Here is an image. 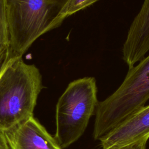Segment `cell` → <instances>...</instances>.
<instances>
[{"label":"cell","mask_w":149,"mask_h":149,"mask_svg":"<svg viewBox=\"0 0 149 149\" xmlns=\"http://www.w3.org/2000/svg\"><path fill=\"white\" fill-rule=\"evenodd\" d=\"M69 0H6L10 58L22 57L41 36L59 26Z\"/></svg>","instance_id":"1"},{"label":"cell","mask_w":149,"mask_h":149,"mask_svg":"<svg viewBox=\"0 0 149 149\" xmlns=\"http://www.w3.org/2000/svg\"><path fill=\"white\" fill-rule=\"evenodd\" d=\"M42 76L22 57L11 58L0 76V129L6 131L33 116Z\"/></svg>","instance_id":"2"},{"label":"cell","mask_w":149,"mask_h":149,"mask_svg":"<svg viewBox=\"0 0 149 149\" xmlns=\"http://www.w3.org/2000/svg\"><path fill=\"white\" fill-rule=\"evenodd\" d=\"M149 99V55L129 68L119 87L99 102L95 111L93 137L97 140Z\"/></svg>","instance_id":"3"},{"label":"cell","mask_w":149,"mask_h":149,"mask_svg":"<svg viewBox=\"0 0 149 149\" xmlns=\"http://www.w3.org/2000/svg\"><path fill=\"white\" fill-rule=\"evenodd\" d=\"M98 102L94 77L80 78L68 84L56 105L54 138L62 149L83 135Z\"/></svg>","instance_id":"4"},{"label":"cell","mask_w":149,"mask_h":149,"mask_svg":"<svg viewBox=\"0 0 149 149\" xmlns=\"http://www.w3.org/2000/svg\"><path fill=\"white\" fill-rule=\"evenodd\" d=\"M149 137V105L124 119L99 140L101 149H117Z\"/></svg>","instance_id":"5"},{"label":"cell","mask_w":149,"mask_h":149,"mask_svg":"<svg viewBox=\"0 0 149 149\" xmlns=\"http://www.w3.org/2000/svg\"><path fill=\"white\" fill-rule=\"evenodd\" d=\"M9 149H62L33 116L5 131Z\"/></svg>","instance_id":"6"},{"label":"cell","mask_w":149,"mask_h":149,"mask_svg":"<svg viewBox=\"0 0 149 149\" xmlns=\"http://www.w3.org/2000/svg\"><path fill=\"white\" fill-rule=\"evenodd\" d=\"M149 51V0H144L129 29L122 48L123 59L129 68Z\"/></svg>","instance_id":"7"},{"label":"cell","mask_w":149,"mask_h":149,"mask_svg":"<svg viewBox=\"0 0 149 149\" xmlns=\"http://www.w3.org/2000/svg\"><path fill=\"white\" fill-rule=\"evenodd\" d=\"M6 1V0H0V51L9 47Z\"/></svg>","instance_id":"8"},{"label":"cell","mask_w":149,"mask_h":149,"mask_svg":"<svg viewBox=\"0 0 149 149\" xmlns=\"http://www.w3.org/2000/svg\"><path fill=\"white\" fill-rule=\"evenodd\" d=\"M98 1V0H69L62 13L63 19L65 20L68 17L88 7Z\"/></svg>","instance_id":"9"},{"label":"cell","mask_w":149,"mask_h":149,"mask_svg":"<svg viewBox=\"0 0 149 149\" xmlns=\"http://www.w3.org/2000/svg\"><path fill=\"white\" fill-rule=\"evenodd\" d=\"M148 139L149 137H145L137 141L122 146L117 149H146V144Z\"/></svg>","instance_id":"10"},{"label":"cell","mask_w":149,"mask_h":149,"mask_svg":"<svg viewBox=\"0 0 149 149\" xmlns=\"http://www.w3.org/2000/svg\"><path fill=\"white\" fill-rule=\"evenodd\" d=\"M10 55L8 47L0 51V76L10 60Z\"/></svg>","instance_id":"11"},{"label":"cell","mask_w":149,"mask_h":149,"mask_svg":"<svg viewBox=\"0 0 149 149\" xmlns=\"http://www.w3.org/2000/svg\"><path fill=\"white\" fill-rule=\"evenodd\" d=\"M0 149H9L5 131L0 129Z\"/></svg>","instance_id":"12"}]
</instances>
